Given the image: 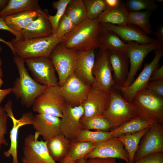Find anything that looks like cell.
<instances>
[{
	"mask_svg": "<svg viewBox=\"0 0 163 163\" xmlns=\"http://www.w3.org/2000/svg\"><path fill=\"white\" fill-rule=\"evenodd\" d=\"M101 28V24L96 19H87L60 38L59 43L77 52L94 50L99 47Z\"/></svg>",
	"mask_w": 163,
	"mask_h": 163,
	"instance_id": "cell-1",
	"label": "cell"
},
{
	"mask_svg": "<svg viewBox=\"0 0 163 163\" xmlns=\"http://www.w3.org/2000/svg\"><path fill=\"white\" fill-rule=\"evenodd\" d=\"M13 59L19 76L14 82L11 92L22 105L27 108L32 107L37 98L47 87L37 83L30 76L24 59L16 55Z\"/></svg>",
	"mask_w": 163,
	"mask_h": 163,
	"instance_id": "cell-2",
	"label": "cell"
},
{
	"mask_svg": "<svg viewBox=\"0 0 163 163\" xmlns=\"http://www.w3.org/2000/svg\"><path fill=\"white\" fill-rule=\"evenodd\" d=\"M60 39L54 35L28 40H16L11 41L15 50V55L24 59L50 56Z\"/></svg>",
	"mask_w": 163,
	"mask_h": 163,
	"instance_id": "cell-3",
	"label": "cell"
},
{
	"mask_svg": "<svg viewBox=\"0 0 163 163\" xmlns=\"http://www.w3.org/2000/svg\"><path fill=\"white\" fill-rule=\"evenodd\" d=\"M131 103L138 116L146 120L163 124V99L146 88L136 94Z\"/></svg>",
	"mask_w": 163,
	"mask_h": 163,
	"instance_id": "cell-4",
	"label": "cell"
},
{
	"mask_svg": "<svg viewBox=\"0 0 163 163\" xmlns=\"http://www.w3.org/2000/svg\"><path fill=\"white\" fill-rule=\"evenodd\" d=\"M112 88L108 107L102 115L110 122L112 129L138 116L132 103L126 101Z\"/></svg>",
	"mask_w": 163,
	"mask_h": 163,
	"instance_id": "cell-5",
	"label": "cell"
},
{
	"mask_svg": "<svg viewBox=\"0 0 163 163\" xmlns=\"http://www.w3.org/2000/svg\"><path fill=\"white\" fill-rule=\"evenodd\" d=\"M78 52L66 48L59 43L51 52L50 57L58 75L60 87L74 72Z\"/></svg>",
	"mask_w": 163,
	"mask_h": 163,
	"instance_id": "cell-6",
	"label": "cell"
},
{
	"mask_svg": "<svg viewBox=\"0 0 163 163\" xmlns=\"http://www.w3.org/2000/svg\"><path fill=\"white\" fill-rule=\"evenodd\" d=\"M65 103L59 86L48 87L37 98L32 108L37 113H45L60 118Z\"/></svg>",
	"mask_w": 163,
	"mask_h": 163,
	"instance_id": "cell-7",
	"label": "cell"
},
{
	"mask_svg": "<svg viewBox=\"0 0 163 163\" xmlns=\"http://www.w3.org/2000/svg\"><path fill=\"white\" fill-rule=\"evenodd\" d=\"M24 62L37 82L47 87L59 86L50 56L27 59Z\"/></svg>",
	"mask_w": 163,
	"mask_h": 163,
	"instance_id": "cell-8",
	"label": "cell"
},
{
	"mask_svg": "<svg viewBox=\"0 0 163 163\" xmlns=\"http://www.w3.org/2000/svg\"><path fill=\"white\" fill-rule=\"evenodd\" d=\"M155 55L150 63L145 64L142 71L133 83L127 87L113 86L123 93V98L131 102L137 93L146 89L153 72L158 68L160 59L163 55V48L155 50Z\"/></svg>",
	"mask_w": 163,
	"mask_h": 163,
	"instance_id": "cell-9",
	"label": "cell"
},
{
	"mask_svg": "<svg viewBox=\"0 0 163 163\" xmlns=\"http://www.w3.org/2000/svg\"><path fill=\"white\" fill-rule=\"evenodd\" d=\"M84 113L82 104L72 107L65 102L63 105L60 127L61 133L71 141L75 140L81 131L85 129L80 121Z\"/></svg>",
	"mask_w": 163,
	"mask_h": 163,
	"instance_id": "cell-10",
	"label": "cell"
},
{
	"mask_svg": "<svg viewBox=\"0 0 163 163\" xmlns=\"http://www.w3.org/2000/svg\"><path fill=\"white\" fill-rule=\"evenodd\" d=\"M36 133L30 134L25 138L23 147V163H56L48 152L46 141L38 139Z\"/></svg>",
	"mask_w": 163,
	"mask_h": 163,
	"instance_id": "cell-11",
	"label": "cell"
},
{
	"mask_svg": "<svg viewBox=\"0 0 163 163\" xmlns=\"http://www.w3.org/2000/svg\"><path fill=\"white\" fill-rule=\"evenodd\" d=\"M163 43L157 39L145 44H133L125 53L129 60L130 67L129 74L123 87H127L135 80V77L147 56L153 50L163 48Z\"/></svg>",
	"mask_w": 163,
	"mask_h": 163,
	"instance_id": "cell-12",
	"label": "cell"
},
{
	"mask_svg": "<svg viewBox=\"0 0 163 163\" xmlns=\"http://www.w3.org/2000/svg\"><path fill=\"white\" fill-rule=\"evenodd\" d=\"M141 139L134 161L153 153L163 152V124L154 123Z\"/></svg>",
	"mask_w": 163,
	"mask_h": 163,
	"instance_id": "cell-13",
	"label": "cell"
},
{
	"mask_svg": "<svg viewBox=\"0 0 163 163\" xmlns=\"http://www.w3.org/2000/svg\"><path fill=\"white\" fill-rule=\"evenodd\" d=\"M91 87L82 82L74 72L60 87V91L65 102L74 107L83 103Z\"/></svg>",
	"mask_w": 163,
	"mask_h": 163,
	"instance_id": "cell-14",
	"label": "cell"
},
{
	"mask_svg": "<svg viewBox=\"0 0 163 163\" xmlns=\"http://www.w3.org/2000/svg\"><path fill=\"white\" fill-rule=\"evenodd\" d=\"M110 96V92L93 84L82 104L84 109L82 117L89 118L102 116L108 107Z\"/></svg>",
	"mask_w": 163,
	"mask_h": 163,
	"instance_id": "cell-15",
	"label": "cell"
},
{
	"mask_svg": "<svg viewBox=\"0 0 163 163\" xmlns=\"http://www.w3.org/2000/svg\"><path fill=\"white\" fill-rule=\"evenodd\" d=\"M112 71L108 50H101L92 70V74L95 78L94 84L110 93L112 88L115 85Z\"/></svg>",
	"mask_w": 163,
	"mask_h": 163,
	"instance_id": "cell-16",
	"label": "cell"
},
{
	"mask_svg": "<svg viewBox=\"0 0 163 163\" xmlns=\"http://www.w3.org/2000/svg\"><path fill=\"white\" fill-rule=\"evenodd\" d=\"M124 146L118 137H112L98 144L84 158H117L129 163V155Z\"/></svg>",
	"mask_w": 163,
	"mask_h": 163,
	"instance_id": "cell-17",
	"label": "cell"
},
{
	"mask_svg": "<svg viewBox=\"0 0 163 163\" xmlns=\"http://www.w3.org/2000/svg\"><path fill=\"white\" fill-rule=\"evenodd\" d=\"M48 10L40 12L37 17L21 32L22 40L47 37L53 35L52 25L49 19Z\"/></svg>",
	"mask_w": 163,
	"mask_h": 163,
	"instance_id": "cell-18",
	"label": "cell"
},
{
	"mask_svg": "<svg viewBox=\"0 0 163 163\" xmlns=\"http://www.w3.org/2000/svg\"><path fill=\"white\" fill-rule=\"evenodd\" d=\"M101 24L103 27L114 33L125 42H133L139 44H145L154 40L140 28L133 25L118 26L108 23Z\"/></svg>",
	"mask_w": 163,
	"mask_h": 163,
	"instance_id": "cell-19",
	"label": "cell"
},
{
	"mask_svg": "<svg viewBox=\"0 0 163 163\" xmlns=\"http://www.w3.org/2000/svg\"><path fill=\"white\" fill-rule=\"evenodd\" d=\"M60 118L45 113H38L34 116L32 125L35 133L45 141L61 134Z\"/></svg>",
	"mask_w": 163,
	"mask_h": 163,
	"instance_id": "cell-20",
	"label": "cell"
},
{
	"mask_svg": "<svg viewBox=\"0 0 163 163\" xmlns=\"http://www.w3.org/2000/svg\"><path fill=\"white\" fill-rule=\"evenodd\" d=\"M94 63V50L78 52L74 72L85 84L91 86L95 81L92 74Z\"/></svg>",
	"mask_w": 163,
	"mask_h": 163,
	"instance_id": "cell-21",
	"label": "cell"
},
{
	"mask_svg": "<svg viewBox=\"0 0 163 163\" xmlns=\"http://www.w3.org/2000/svg\"><path fill=\"white\" fill-rule=\"evenodd\" d=\"M109 60L115 84L113 86L123 87L129 72V59L126 54L120 51L108 50Z\"/></svg>",
	"mask_w": 163,
	"mask_h": 163,
	"instance_id": "cell-22",
	"label": "cell"
},
{
	"mask_svg": "<svg viewBox=\"0 0 163 163\" xmlns=\"http://www.w3.org/2000/svg\"><path fill=\"white\" fill-rule=\"evenodd\" d=\"M34 116L32 113L28 111L24 113L21 118L17 119L14 117L11 118L13 126L10 133V145L8 150L5 151L3 154L6 157L11 156L13 163H19L18 158L17 145L18 131L23 126L32 125Z\"/></svg>",
	"mask_w": 163,
	"mask_h": 163,
	"instance_id": "cell-23",
	"label": "cell"
},
{
	"mask_svg": "<svg viewBox=\"0 0 163 163\" xmlns=\"http://www.w3.org/2000/svg\"><path fill=\"white\" fill-rule=\"evenodd\" d=\"M129 11L125 3L121 1L117 6L107 8L96 19L100 23H108L118 26L128 24Z\"/></svg>",
	"mask_w": 163,
	"mask_h": 163,
	"instance_id": "cell-24",
	"label": "cell"
},
{
	"mask_svg": "<svg viewBox=\"0 0 163 163\" xmlns=\"http://www.w3.org/2000/svg\"><path fill=\"white\" fill-rule=\"evenodd\" d=\"M99 38V48L100 50H112L125 53L134 44L126 43L114 33L102 27L100 32Z\"/></svg>",
	"mask_w": 163,
	"mask_h": 163,
	"instance_id": "cell-25",
	"label": "cell"
},
{
	"mask_svg": "<svg viewBox=\"0 0 163 163\" xmlns=\"http://www.w3.org/2000/svg\"><path fill=\"white\" fill-rule=\"evenodd\" d=\"M71 142L62 133L46 141L48 152L54 161L60 162L67 156Z\"/></svg>",
	"mask_w": 163,
	"mask_h": 163,
	"instance_id": "cell-26",
	"label": "cell"
},
{
	"mask_svg": "<svg viewBox=\"0 0 163 163\" xmlns=\"http://www.w3.org/2000/svg\"><path fill=\"white\" fill-rule=\"evenodd\" d=\"M42 10L38 0H9L5 8L0 12V17L3 18L17 13Z\"/></svg>",
	"mask_w": 163,
	"mask_h": 163,
	"instance_id": "cell-27",
	"label": "cell"
},
{
	"mask_svg": "<svg viewBox=\"0 0 163 163\" xmlns=\"http://www.w3.org/2000/svg\"><path fill=\"white\" fill-rule=\"evenodd\" d=\"M155 122L152 120H146L137 116L118 127L110 130L112 137L127 134H132L139 132L150 127Z\"/></svg>",
	"mask_w": 163,
	"mask_h": 163,
	"instance_id": "cell-28",
	"label": "cell"
},
{
	"mask_svg": "<svg viewBox=\"0 0 163 163\" xmlns=\"http://www.w3.org/2000/svg\"><path fill=\"white\" fill-rule=\"evenodd\" d=\"M40 11H24L12 14L4 19L9 27L16 32L21 34L23 30L36 18Z\"/></svg>",
	"mask_w": 163,
	"mask_h": 163,
	"instance_id": "cell-29",
	"label": "cell"
},
{
	"mask_svg": "<svg viewBox=\"0 0 163 163\" xmlns=\"http://www.w3.org/2000/svg\"><path fill=\"white\" fill-rule=\"evenodd\" d=\"M150 127L145 128L137 133L124 134L118 137L128 154L129 157V163L134 162L135 155L137 150L140 140Z\"/></svg>",
	"mask_w": 163,
	"mask_h": 163,
	"instance_id": "cell-30",
	"label": "cell"
},
{
	"mask_svg": "<svg viewBox=\"0 0 163 163\" xmlns=\"http://www.w3.org/2000/svg\"><path fill=\"white\" fill-rule=\"evenodd\" d=\"M65 14L76 26L88 19L83 0H70Z\"/></svg>",
	"mask_w": 163,
	"mask_h": 163,
	"instance_id": "cell-31",
	"label": "cell"
},
{
	"mask_svg": "<svg viewBox=\"0 0 163 163\" xmlns=\"http://www.w3.org/2000/svg\"><path fill=\"white\" fill-rule=\"evenodd\" d=\"M152 12L149 10L129 12L128 24L138 27L147 34H153L150 21Z\"/></svg>",
	"mask_w": 163,
	"mask_h": 163,
	"instance_id": "cell-32",
	"label": "cell"
},
{
	"mask_svg": "<svg viewBox=\"0 0 163 163\" xmlns=\"http://www.w3.org/2000/svg\"><path fill=\"white\" fill-rule=\"evenodd\" d=\"M97 144L90 142L72 141L69 151L66 157L74 161L84 158Z\"/></svg>",
	"mask_w": 163,
	"mask_h": 163,
	"instance_id": "cell-33",
	"label": "cell"
},
{
	"mask_svg": "<svg viewBox=\"0 0 163 163\" xmlns=\"http://www.w3.org/2000/svg\"><path fill=\"white\" fill-rule=\"evenodd\" d=\"M112 137L110 132L93 131L84 129L81 131L75 140L78 142H87L98 144Z\"/></svg>",
	"mask_w": 163,
	"mask_h": 163,
	"instance_id": "cell-34",
	"label": "cell"
},
{
	"mask_svg": "<svg viewBox=\"0 0 163 163\" xmlns=\"http://www.w3.org/2000/svg\"><path fill=\"white\" fill-rule=\"evenodd\" d=\"M80 122L85 129L109 131L112 129L110 122L102 116L89 118L82 117Z\"/></svg>",
	"mask_w": 163,
	"mask_h": 163,
	"instance_id": "cell-35",
	"label": "cell"
},
{
	"mask_svg": "<svg viewBox=\"0 0 163 163\" xmlns=\"http://www.w3.org/2000/svg\"><path fill=\"white\" fill-rule=\"evenodd\" d=\"M88 19H96L107 8L105 0H83Z\"/></svg>",
	"mask_w": 163,
	"mask_h": 163,
	"instance_id": "cell-36",
	"label": "cell"
},
{
	"mask_svg": "<svg viewBox=\"0 0 163 163\" xmlns=\"http://www.w3.org/2000/svg\"><path fill=\"white\" fill-rule=\"evenodd\" d=\"M156 2L154 0H127L125 3L129 12L143 10L152 11L157 8Z\"/></svg>",
	"mask_w": 163,
	"mask_h": 163,
	"instance_id": "cell-37",
	"label": "cell"
},
{
	"mask_svg": "<svg viewBox=\"0 0 163 163\" xmlns=\"http://www.w3.org/2000/svg\"><path fill=\"white\" fill-rule=\"evenodd\" d=\"M70 1V0H59L53 3V7L57 10L55 15H49V19L52 27L53 35L55 34L58 23L64 14L67 6Z\"/></svg>",
	"mask_w": 163,
	"mask_h": 163,
	"instance_id": "cell-38",
	"label": "cell"
},
{
	"mask_svg": "<svg viewBox=\"0 0 163 163\" xmlns=\"http://www.w3.org/2000/svg\"><path fill=\"white\" fill-rule=\"evenodd\" d=\"M76 26L64 14L59 20L53 35L60 39L71 31Z\"/></svg>",
	"mask_w": 163,
	"mask_h": 163,
	"instance_id": "cell-39",
	"label": "cell"
},
{
	"mask_svg": "<svg viewBox=\"0 0 163 163\" xmlns=\"http://www.w3.org/2000/svg\"><path fill=\"white\" fill-rule=\"evenodd\" d=\"M2 113L0 118V151L2 146L4 145H8V143L5 139V135L7 130V119L8 117L3 108L1 107Z\"/></svg>",
	"mask_w": 163,
	"mask_h": 163,
	"instance_id": "cell-40",
	"label": "cell"
},
{
	"mask_svg": "<svg viewBox=\"0 0 163 163\" xmlns=\"http://www.w3.org/2000/svg\"><path fill=\"white\" fill-rule=\"evenodd\" d=\"M146 88L154 95L163 99V79L149 81Z\"/></svg>",
	"mask_w": 163,
	"mask_h": 163,
	"instance_id": "cell-41",
	"label": "cell"
},
{
	"mask_svg": "<svg viewBox=\"0 0 163 163\" xmlns=\"http://www.w3.org/2000/svg\"><path fill=\"white\" fill-rule=\"evenodd\" d=\"M133 163H163V152H158L148 155Z\"/></svg>",
	"mask_w": 163,
	"mask_h": 163,
	"instance_id": "cell-42",
	"label": "cell"
},
{
	"mask_svg": "<svg viewBox=\"0 0 163 163\" xmlns=\"http://www.w3.org/2000/svg\"><path fill=\"white\" fill-rule=\"evenodd\" d=\"M0 30H7L14 35L16 40H22V38L20 33L16 32L11 29L6 24L4 19L0 17Z\"/></svg>",
	"mask_w": 163,
	"mask_h": 163,
	"instance_id": "cell-43",
	"label": "cell"
},
{
	"mask_svg": "<svg viewBox=\"0 0 163 163\" xmlns=\"http://www.w3.org/2000/svg\"><path fill=\"white\" fill-rule=\"evenodd\" d=\"M86 163H117L115 158H94L86 160Z\"/></svg>",
	"mask_w": 163,
	"mask_h": 163,
	"instance_id": "cell-44",
	"label": "cell"
},
{
	"mask_svg": "<svg viewBox=\"0 0 163 163\" xmlns=\"http://www.w3.org/2000/svg\"><path fill=\"white\" fill-rule=\"evenodd\" d=\"M163 79V66L154 71L150 79V81Z\"/></svg>",
	"mask_w": 163,
	"mask_h": 163,
	"instance_id": "cell-45",
	"label": "cell"
},
{
	"mask_svg": "<svg viewBox=\"0 0 163 163\" xmlns=\"http://www.w3.org/2000/svg\"><path fill=\"white\" fill-rule=\"evenodd\" d=\"M153 34L156 37L157 39L161 43H163V26L159 27L156 30L153 31Z\"/></svg>",
	"mask_w": 163,
	"mask_h": 163,
	"instance_id": "cell-46",
	"label": "cell"
},
{
	"mask_svg": "<svg viewBox=\"0 0 163 163\" xmlns=\"http://www.w3.org/2000/svg\"><path fill=\"white\" fill-rule=\"evenodd\" d=\"M105 1L107 8L115 7L118 5L122 1L120 0H105Z\"/></svg>",
	"mask_w": 163,
	"mask_h": 163,
	"instance_id": "cell-47",
	"label": "cell"
},
{
	"mask_svg": "<svg viewBox=\"0 0 163 163\" xmlns=\"http://www.w3.org/2000/svg\"><path fill=\"white\" fill-rule=\"evenodd\" d=\"M0 42L4 43L7 45L10 49L14 55H15L14 49L12 46V43L11 41H6L4 39L0 37Z\"/></svg>",
	"mask_w": 163,
	"mask_h": 163,
	"instance_id": "cell-48",
	"label": "cell"
},
{
	"mask_svg": "<svg viewBox=\"0 0 163 163\" xmlns=\"http://www.w3.org/2000/svg\"><path fill=\"white\" fill-rule=\"evenodd\" d=\"M2 61L0 56V93L2 91V89H1L0 88L4 82L2 78L3 76V71L2 67Z\"/></svg>",
	"mask_w": 163,
	"mask_h": 163,
	"instance_id": "cell-49",
	"label": "cell"
},
{
	"mask_svg": "<svg viewBox=\"0 0 163 163\" xmlns=\"http://www.w3.org/2000/svg\"><path fill=\"white\" fill-rule=\"evenodd\" d=\"M9 0H0V12L7 6Z\"/></svg>",
	"mask_w": 163,
	"mask_h": 163,
	"instance_id": "cell-50",
	"label": "cell"
},
{
	"mask_svg": "<svg viewBox=\"0 0 163 163\" xmlns=\"http://www.w3.org/2000/svg\"><path fill=\"white\" fill-rule=\"evenodd\" d=\"M75 161L65 157L60 161V163H76Z\"/></svg>",
	"mask_w": 163,
	"mask_h": 163,
	"instance_id": "cell-51",
	"label": "cell"
},
{
	"mask_svg": "<svg viewBox=\"0 0 163 163\" xmlns=\"http://www.w3.org/2000/svg\"><path fill=\"white\" fill-rule=\"evenodd\" d=\"M86 160L83 158L76 160L75 162L76 163H86Z\"/></svg>",
	"mask_w": 163,
	"mask_h": 163,
	"instance_id": "cell-52",
	"label": "cell"
},
{
	"mask_svg": "<svg viewBox=\"0 0 163 163\" xmlns=\"http://www.w3.org/2000/svg\"><path fill=\"white\" fill-rule=\"evenodd\" d=\"M1 107L0 109V118L1 116V113H2Z\"/></svg>",
	"mask_w": 163,
	"mask_h": 163,
	"instance_id": "cell-53",
	"label": "cell"
},
{
	"mask_svg": "<svg viewBox=\"0 0 163 163\" xmlns=\"http://www.w3.org/2000/svg\"><path fill=\"white\" fill-rule=\"evenodd\" d=\"M2 50V48L1 46V45H0V53L1 52Z\"/></svg>",
	"mask_w": 163,
	"mask_h": 163,
	"instance_id": "cell-54",
	"label": "cell"
},
{
	"mask_svg": "<svg viewBox=\"0 0 163 163\" xmlns=\"http://www.w3.org/2000/svg\"><path fill=\"white\" fill-rule=\"evenodd\" d=\"M157 2H163V0H156Z\"/></svg>",
	"mask_w": 163,
	"mask_h": 163,
	"instance_id": "cell-55",
	"label": "cell"
}]
</instances>
